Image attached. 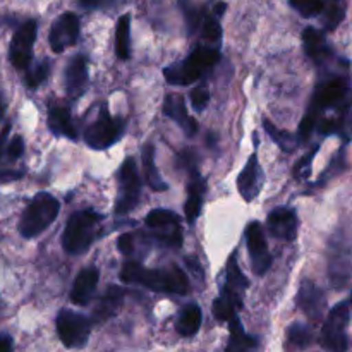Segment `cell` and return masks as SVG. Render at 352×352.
Wrapping results in <instances>:
<instances>
[{"label":"cell","mask_w":352,"mask_h":352,"mask_svg":"<svg viewBox=\"0 0 352 352\" xmlns=\"http://www.w3.org/2000/svg\"><path fill=\"white\" fill-rule=\"evenodd\" d=\"M226 9H227V6L223 2H220V3H217V7H215V12H217V16H222L223 12H226Z\"/></svg>","instance_id":"obj_46"},{"label":"cell","mask_w":352,"mask_h":352,"mask_svg":"<svg viewBox=\"0 0 352 352\" xmlns=\"http://www.w3.org/2000/svg\"><path fill=\"white\" fill-rule=\"evenodd\" d=\"M117 250H119L124 256H131L134 251L133 234H122V236L117 239Z\"/></svg>","instance_id":"obj_39"},{"label":"cell","mask_w":352,"mask_h":352,"mask_svg":"<svg viewBox=\"0 0 352 352\" xmlns=\"http://www.w3.org/2000/svg\"><path fill=\"white\" fill-rule=\"evenodd\" d=\"M246 244L253 272L256 275H265L272 268V254L268 251L267 237L260 222H251L246 227Z\"/></svg>","instance_id":"obj_11"},{"label":"cell","mask_w":352,"mask_h":352,"mask_svg":"<svg viewBox=\"0 0 352 352\" xmlns=\"http://www.w3.org/2000/svg\"><path fill=\"white\" fill-rule=\"evenodd\" d=\"M0 352H14V340L7 333H0Z\"/></svg>","instance_id":"obj_41"},{"label":"cell","mask_w":352,"mask_h":352,"mask_svg":"<svg viewBox=\"0 0 352 352\" xmlns=\"http://www.w3.org/2000/svg\"><path fill=\"white\" fill-rule=\"evenodd\" d=\"M287 342L298 351H305L313 342V330L305 323H294L287 332Z\"/></svg>","instance_id":"obj_32"},{"label":"cell","mask_w":352,"mask_h":352,"mask_svg":"<svg viewBox=\"0 0 352 352\" xmlns=\"http://www.w3.org/2000/svg\"><path fill=\"white\" fill-rule=\"evenodd\" d=\"M230 327V337L227 342L226 352H256L258 349V339L250 336L244 330L243 323H241L239 316L229 323Z\"/></svg>","instance_id":"obj_23"},{"label":"cell","mask_w":352,"mask_h":352,"mask_svg":"<svg viewBox=\"0 0 352 352\" xmlns=\"http://www.w3.org/2000/svg\"><path fill=\"white\" fill-rule=\"evenodd\" d=\"M351 322V299H346L340 305L330 311L329 318L325 320V325L322 329V342L323 349L329 352H347L349 351V333L347 327Z\"/></svg>","instance_id":"obj_6"},{"label":"cell","mask_w":352,"mask_h":352,"mask_svg":"<svg viewBox=\"0 0 352 352\" xmlns=\"http://www.w3.org/2000/svg\"><path fill=\"white\" fill-rule=\"evenodd\" d=\"M122 299H124L122 289H119L117 285H110V287L107 289L105 294L102 296V299H100L98 306H96L95 318L98 320V322H103V320L116 315L117 309L122 306Z\"/></svg>","instance_id":"obj_26"},{"label":"cell","mask_w":352,"mask_h":352,"mask_svg":"<svg viewBox=\"0 0 352 352\" xmlns=\"http://www.w3.org/2000/svg\"><path fill=\"white\" fill-rule=\"evenodd\" d=\"M9 133H10V124H6V127H3L2 133H0V160H2L3 150H6L7 146V136H9Z\"/></svg>","instance_id":"obj_43"},{"label":"cell","mask_w":352,"mask_h":352,"mask_svg":"<svg viewBox=\"0 0 352 352\" xmlns=\"http://www.w3.org/2000/svg\"><path fill=\"white\" fill-rule=\"evenodd\" d=\"M65 91L72 100L81 98L88 88V58L85 55H74L65 67Z\"/></svg>","instance_id":"obj_15"},{"label":"cell","mask_w":352,"mask_h":352,"mask_svg":"<svg viewBox=\"0 0 352 352\" xmlns=\"http://www.w3.org/2000/svg\"><path fill=\"white\" fill-rule=\"evenodd\" d=\"M263 127L265 131H267L268 134H270L272 140L275 141V143L280 146V150L287 151V153H291V151H294L296 148H298L299 144V138L298 134H292V133H287V131H280L278 127H275L274 124L270 122V120L265 117L263 119Z\"/></svg>","instance_id":"obj_31"},{"label":"cell","mask_w":352,"mask_h":352,"mask_svg":"<svg viewBox=\"0 0 352 352\" xmlns=\"http://www.w3.org/2000/svg\"><path fill=\"white\" fill-rule=\"evenodd\" d=\"M36 34L38 23L34 19L23 23L14 33L9 48V58L10 64L17 71H28L30 69L31 60H33V47L34 41H36Z\"/></svg>","instance_id":"obj_10"},{"label":"cell","mask_w":352,"mask_h":352,"mask_svg":"<svg viewBox=\"0 0 352 352\" xmlns=\"http://www.w3.org/2000/svg\"><path fill=\"white\" fill-rule=\"evenodd\" d=\"M141 195V179L134 158H126L119 168V196L116 201V215L124 217L138 206Z\"/></svg>","instance_id":"obj_9"},{"label":"cell","mask_w":352,"mask_h":352,"mask_svg":"<svg viewBox=\"0 0 352 352\" xmlns=\"http://www.w3.org/2000/svg\"><path fill=\"white\" fill-rule=\"evenodd\" d=\"M219 60L220 52L217 50V48L199 45V47H196L195 50L189 54L188 58L165 67L164 76L165 79H167V82H170V85H191V82L203 78L206 72L212 71V69L219 64Z\"/></svg>","instance_id":"obj_4"},{"label":"cell","mask_w":352,"mask_h":352,"mask_svg":"<svg viewBox=\"0 0 352 352\" xmlns=\"http://www.w3.org/2000/svg\"><path fill=\"white\" fill-rule=\"evenodd\" d=\"M265 184V172L260 165V158L258 153H251V157L248 158L246 167L243 168V172L237 177V189H239V195L243 196L244 201H253L258 195H260L261 188Z\"/></svg>","instance_id":"obj_13"},{"label":"cell","mask_w":352,"mask_h":352,"mask_svg":"<svg viewBox=\"0 0 352 352\" xmlns=\"http://www.w3.org/2000/svg\"><path fill=\"white\" fill-rule=\"evenodd\" d=\"M164 113L167 117H170L174 122L179 124V127L184 131L186 136H189V138L196 136V133H198V124H196V120L189 116L184 96H181V95L165 96Z\"/></svg>","instance_id":"obj_17"},{"label":"cell","mask_w":352,"mask_h":352,"mask_svg":"<svg viewBox=\"0 0 352 352\" xmlns=\"http://www.w3.org/2000/svg\"><path fill=\"white\" fill-rule=\"evenodd\" d=\"M203 38L208 41H220L222 38V28H220L219 19L215 16H205L201 23Z\"/></svg>","instance_id":"obj_36"},{"label":"cell","mask_w":352,"mask_h":352,"mask_svg":"<svg viewBox=\"0 0 352 352\" xmlns=\"http://www.w3.org/2000/svg\"><path fill=\"white\" fill-rule=\"evenodd\" d=\"M291 6L305 17H315L322 14L323 0H289Z\"/></svg>","instance_id":"obj_35"},{"label":"cell","mask_w":352,"mask_h":352,"mask_svg":"<svg viewBox=\"0 0 352 352\" xmlns=\"http://www.w3.org/2000/svg\"><path fill=\"white\" fill-rule=\"evenodd\" d=\"M126 122L120 117L110 116L109 109L102 107L96 119L85 129V141L93 150H107L122 138Z\"/></svg>","instance_id":"obj_7"},{"label":"cell","mask_w":352,"mask_h":352,"mask_svg":"<svg viewBox=\"0 0 352 352\" xmlns=\"http://www.w3.org/2000/svg\"><path fill=\"white\" fill-rule=\"evenodd\" d=\"M250 285L248 278L244 277L243 272H241L239 265H237V254L234 253L229 258V263H227V272H226V284L223 289H229V291L237 292V294L243 296V292L246 291V287Z\"/></svg>","instance_id":"obj_29"},{"label":"cell","mask_w":352,"mask_h":352,"mask_svg":"<svg viewBox=\"0 0 352 352\" xmlns=\"http://www.w3.org/2000/svg\"><path fill=\"white\" fill-rule=\"evenodd\" d=\"M24 175V170H0V181H16Z\"/></svg>","instance_id":"obj_42"},{"label":"cell","mask_w":352,"mask_h":352,"mask_svg":"<svg viewBox=\"0 0 352 352\" xmlns=\"http://www.w3.org/2000/svg\"><path fill=\"white\" fill-rule=\"evenodd\" d=\"M6 109H7V102L6 98H3L2 93H0V120H2L3 116H6Z\"/></svg>","instance_id":"obj_45"},{"label":"cell","mask_w":352,"mask_h":352,"mask_svg":"<svg viewBox=\"0 0 352 352\" xmlns=\"http://www.w3.org/2000/svg\"><path fill=\"white\" fill-rule=\"evenodd\" d=\"M57 336L69 349H79L88 344L91 336V320L72 309H62L57 315Z\"/></svg>","instance_id":"obj_8"},{"label":"cell","mask_w":352,"mask_h":352,"mask_svg":"<svg viewBox=\"0 0 352 352\" xmlns=\"http://www.w3.org/2000/svg\"><path fill=\"white\" fill-rule=\"evenodd\" d=\"M3 153H6V160L7 162H17L21 157H23L24 153V140L23 136H14L12 140L7 143L6 150H3Z\"/></svg>","instance_id":"obj_37"},{"label":"cell","mask_w":352,"mask_h":352,"mask_svg":"<svg viewBox=\"0 0 352 352\" xmlns=\"http://www.w3.org/2000/svg\"><path fill=\"white\" fill-rule=\"evenodd\" d=\"M120 280L165 294L186 296L189 292L188 275L175 265L167 268H146L136 261H126L120 270Z\"/></svg>","instance_id":"obj_1"},{"label":"cell","mask_w":352,"mask_h":352,"mask_svg":"<svg viewBox=\"0 0 352 352\" xmlns=\"http://www.w3.org/2000/svg\"><path fill=\"white\" fill-rule=\"evenodd\" d=\"M146 227L153 230H164V229H172V227H181V219H179L177 213L170 212V210H151L150 213L144 219Z\"/></svg>","instance_id":"obj_30"},{"label":"cell","mask_w":352,"mask_h":352,"mask_svg":"<svg viewBox=\"0 0 352 352\" xmlns=\"http://www.w3.org/2000/svg\"><path fill=\"white\" fill-rule=\"evenodd\" d=\"M189 174H191V181H189L188 184V199H186L184 205V215L188 223H195L199 212H201L203 198H205L206 192V182L205 179L199 175L198 168L191 170Z\"/></svg>","instance_id":"obj_19"},{"label":"cell","mask_w":352,"mask_h":352,"mask_svg":"<svg viewBox=\"0 0 352 352\" xmlns=\"http://www.w3.org/2000/svg\"><path fill=\"white\" fill-rule=\"evenodd\" d=\"M347 93H349V81L346 78H332L329 81L320 82L315 89L311 103H309L308 112L299 126V136L306 140L318 124L323 110L340 105L347 98Z\"/></svg>","instance_id":"obj_3"},{"label":"cell","mask_w":352,"mask_h":352,"mask_svg":"<svg viewBox=\"0 0 352 352\" xmlns=\"http://www.w3.org/2000/svg\"><path fill=\"white\" fill-rule=\"evenodd\" d=\"M79 17L72 12H65L52 24L50 34H48V41H50V47L55 54H62L64 50H67L69 47L78 41L79 38Z\"/></svg>","instance_id":"obj_12"},{"label":"cell","mask_w":352,"mask_h":352,"mask_svg":"<svg viewBox=\"0 0 352 352\" xmlns=\"http://www.w3.org/2000/svg\"><path fill=\"white\" fill-rule=\"evenodd\" d=\"M208 102H210L208 88H206L205 85L196 86V88L191 91V105H192V109L198 110V112H201V110L206 109Z\"/></svg>","instance_id":"obj_38"},{"label":"cell","mask_w":352,"mask_h":352,"mask_svg":"<svg viewBox=\"0 0 352 352\" xmlns=\"http://www.w3.org/2000/svg\"><path fill=\"white\" fill-rule=\"evenodd\" d=\"M181 9H182V12H184L186 24H188L189 33H195L198 28H201V23H203V17H205V14H203L201 10L198 9V7L192 6L189 0H181Z\"/></svg>","instance_id":"obj_34"},{"label":"cell","mask_w":352,"mask_h":352,"mask_svg":"<svg viewBox=\"0 0 352 352\" xmlns=\"http://www.w3.org/2000/svg\"><path fill=\"white\" fill-rule=\"evenodd\" d=\"M316 151H318V146H316L313 151H309V153L306 155V157H302L301 160H299V164L296 165V168H294L296 177H302V175H305V174H308L309 162L313 160V157H315V155H316Z\"/></svg>","instance_id":"obj_40"},{"label":"cell","mask_w":352,"mask_h":352,"mask_svg":"<svg viewBox=\"0 0 352 352\" xmlns=\"http://www.w3.org/2000/svg\"><path fill=\"white\" fill-rule=\"evenodd\" d=\"M241 308H243V296L222 287L220 296L215 299V302H213L212 311L213 316H215L219 322L230 323L232 320L237 318V311H239Z\"/></svg>","instance_id":"obj_21"},{"label":"cell","mask_w":352,"mask_h":352,"mask_svg":"<svg viewBox=\"0 0 352 352\" xmlns=\"http://www.w3.org/2000/svg\"><path fill=\"white\" fill-rule=\"evenodd\" d=\"M48 127L55 136H65L69 140H78V131L71 119V110L64 103L48 105Z\"/></svg>","instance_id":"obj_20"},{"label":"cell","mask_w":352,"mask_h":352,"mask_svg":"<svg viewBox=\"0 0 352 352\" xmlns=\"http://www.w3.org/2000/svg\"><path fill=\"white\" fill-rule=\"evenodd\" d=\"M60 212V203L48 192H38L19 219V234L26 239L40 236L48 229Z\"/></svg>","instance_id":"obj_5"},{"label":"cell","mask_w":352,"mask_h":352,"mask_svg":"<svg viewBox=\"0 0 352 352\" xmlns=\"http://www.w3.org/2000/svg\"><path fill=\"white\" fill-rule=\"evenodd\" d=\"M52 71V62L50 60H41L40 64H36L34 67L28 69L26 72V86L28 88H38L40 85H43L45 81H47L48 74H50Z\"/></svg>","instance_id":"obj_33"},{"label":"cell","mask_w":352,"mask_h":352,"mask_svg":"<svg viewBox=\"0 0 352 352\" xmlns=\"http://www.w3.org/2000/svg\"><path fill=\"white\" fill-rule=\"evenodd\" d=\"M296 305L299 309L306 313L311 318L318 320L323 315L327 306L325 292L311 280H302L301 287H299L298 298H296Z\"/></svg>","instance_id":"obj_16"},{"label":"cell","mask_w":352,"mask_h":352,"mask_svg":"<svg viewBox=\"0 0 352 352\" xmlns=\"http://www.w3.org/2000/svg\"><path fill=\"white\" fill-rule=\"evenodd\" d=\"M203 322V313L201 308L198 305H188L181 309L179 313L177 323H175V329H177L179 336L182 337H192L195 333H198L199 327Z\"/></svg>","instance_id":"obj_24"},{"label":"cell","mask_w":352,"mask_h":352,"mask_svg":"<svg viewBox=\"0 0 352 352\" xmlns=\"http://www.w3.org/2000/svg\"><path fill=\"white\" fill-rule=\"evenodd\" d=\"M103 222V215L93 210H81L72 213L62 234V248L67 254L78 256L86 253L98 237L100 223Z\"/></svg>","instance_id":"obj_2"},{"label":"cell","mask_w":352,"mask_h":352,"mask_svg":"<svg viewBox=\"0 0 352 352\" xmlns=\"http://www.w3.org/2000/svg\"><path fill=\"white\" fill-rule=\"evenodd\" d=\"M116 55L120 60H127L131 55V17L124 14L116 24Z\"/></svg>","instance_id":"obj_27"},{"label":"cell","mask_w":352,"mask_h":352,"mask_svg":"<svg viewBox=\"0 0 352 352\" xmlns=\"http://www.w3.org/2000/svg\"><path fill=\"white\" fill-rule=\"evenodd\" d=\"M323 26L327 31H333L344 21L347 12V0H327L323 2Z\"/></svg>","instance_id":"obj_28"},{"label":"cell","mask_w":352,"mask_h":352,"mask_svg":"<svg viewBox=\"0 0 352 352\" xmlns=\"http://www.w3.org/2000/svg\"><path fill=\"white\" fill-rule=\"evenodd\" d=\"M79 3H81L85 9H100V7L105 6L107 0H79Z\"/></svg>","instance_id":"obj_44"},{"label":"cell","mask_w":352,"mask_h":352,"mask_svg":"<svg viewBox=\"0 0 352 352\" xmlns=\"http://www.w3.org/2000/svg\"><path fill=\"white\" fill-rule=\"evenodd\" d=\"M302 43H305V50L308 54V57L313 62H316V64H323L332 55V50H330L325 36L316 28L309 26L302 31Z\"/></svg>","instance_id":"obj_22"},{"label":"cell","mask_w":352,"mask_h":352,"mask_svg":"<svg viewBox=\"0 0 352 352\" xmlns=\"http://www.w3.org/2000/svg\"><path fill=\"white\" fill-rule=\"evenodd\" d=\"M267 227L270 236L287 241V243H294L299 227L298 215L291 208H275L268 213Z\"/></svg>","instance_id":"obj_14"},{"label":"cell","mask_w":352,"mask_h":352,"mask_svg":"<svg viewBox=\"0 0 352 352\" xmlns=\"http://www.w3.org/2000/svg\"><path fill=\"white\" fill-rule=\"evenodd\" d=\"M141 157H143V168H144V177H146L148 186H150L153 191H167L168 186L165 184L164 179H162L160 170L157 168L155 164V146L151 143H146L141 151Z\"/></svg>","instance_id":"obj_25"},{"label":"cell","mask_w":352,"mask_h":352,"mask_svg":"<svg viewBox=\"0 0 352 352\" xmlns=\"http://www.w3.org/2000/svg\"><path fill=\"white\" fill-rule=\"evenodd\" d=\"M100 280V272L96 267H86L82 268L74 278V284L71 289V301L74 305L86 306L91 301L93 294L96 291V285Z\"/></svg>","instance_id":"obj_18"}]
</instances>
